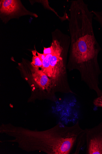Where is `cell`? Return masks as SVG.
Wrapping results in <instances>:
<instances>
[{
    "label": "cell",
    "mask_w": 102,
    "mask_h": 154,
    "mask_svg": "<svg viewBox=\"0 0 102 154\" xmlns=\"http://www.w3.org/2000/svg\"><path fill=\"white\" fill-rule=\"evenodd\" d=\"M69 37L56 31L53 35L51 45L53 51L50 60L51 79L56 92L69 93L60 84L61 77L66 73L64 60L65 50L64 44Z\"/></svg>",
    "instance_id": "3"
},
{
    "label": "cell",
    "mask_w": 102,
    "mask_h": 154,
    "mask_svg": "<svg viewBox=\"0 0 102 154\" xmlns=\"http://www.w3.org/2000/svg\"><path fill=\"white\" fill-rule=\"evenodd\" d=\"M0 133L13 139L2 143H16L18 147L26 152L38 151L47 154H63L67 144L66 132L61 122L44 131L34 130L9 123L0 126Z\"/></svg>",
    "instance_id": "2"
},
{
    "label": "cell",
    "mask_w": 102,
    "mask_h": 154,
    "mask_svg": "<svg viewBox=\"0 0 102 154\" xmlns=\"http://www.w3.org/2000/svg\"><path fill=\"white\" fill-rule=\"evenodd\" d=\"M86 143V136L84 132L82 133L79 137L76 143V148L75 152L74 154H79L80 150Z\"/></svg>",
    "instance_id": "6"
},
{
    "label": "cell",
    "mask_w": 102,
    "mask_h": 154,
    "mask_svg": "<svg viewBox=\"0 0 102 154\" xmlns=\"http://www.w3.org/2000/svg\"><path fill=\"white\" fill-rule=\"evenodd\" d=\"M36 53L37 54V55L39 56V57L42 61L44 60V59L45 58L46 55L44 54L39 53L37 51Z\"/></svg>",
    "instance_id": "11"
},
{
    "label": "cell",
    "mask_w": 102,
    "mask_h": 154,
    "mask_svg": "<svg viewBox=\"0 0 102 154\" xmlns=\"http://www.w3.org/2000/svg\"><path fill=\"white\" fill-rule=\"evenodd\" d=\"M93 14L94 20L98 22L102 30V10L100 11H92Z\"/></svg>",
    "instance_id": "8"
},
{
    "label": "cell",
    "mask_w": 102,
    "mask_h": 154,
    "mask_svg": "<svg viewBox=\"0 0 102 154\" xmlns=\"http://www.w3.org/2000/svg\"><path fill=\"white\" fill-rule=\"evenodd\" d=\"M70 11V68L78 70L82 78H96L101 72L98 56L102 49L94 31L93 14L83 0L72 1Z\"/></svg>",
    "instance_id": "1"
},
{
    "label": "cell",
    "mask_w": 102,
    "mask_h": 154,
    "mask_svg": "<svg viewBox=\"0 0 102 154\" xmlns=\"http://www.w3.org/2000/svg\"><path fill=\"white\" fill-rule=\"evenodd\" d=\"M53 51V48L51 45L50 47L48 48H44L43 54L47 55L52 53Z\"/></svg>",
    "instance_id": "10"
},
{
    "label": "cell",
    "mask_w": 102,
    "mask_h": 154,
    "mask_svg": "<svg viewBox=\"0 0 102 154\" xmlns=\"http://www.w3.org/2000/svg\"><path fill=\"white\" fill-rule=\"evenodd\" d=\"M0 2L1 13L5 14H12L17 12L20 8L19 2L15 0H3Z\"/></svg>",
    "instance_id": "5"
},
{
    "label": "cell",
    "mask_w": 102,
    "mask_h": 154,
    "mask_svg": "<svg viewBox=\"0 0 102 154\" xmlns=\"http://www.w3.org/2000/svg\"><path fill=\"white\" fill-rule=\"evenodd\" d=\"M33 57L31 65L33 67L39 68L42 67V61L40 59L38 55H36V51L35 50L32 51Z\"/></svg>",
    "instance_id": "7"
},
{
    "label": "cell",
    "mask_w": 102,
    "mask_h": 154,
    "mask_svg": "<svg viewBox=\"0 0 102 154\" xmlns=\"http://www.w3.org/2000/svg\"><path fill=\"white\" fill-rule=\"evenodd\" d=\"M86 154H102V122L95 127L84 129Z\"/></svg>",
    "instance_id": "4"
},
{
    "label": "cell",
    "mask_w": 102,
    "mask_h": 154,
    "mask_svg": "<svg viewBox=\"0 0 102 154\" xmlns=\"http://www.w3.org/2000/svg\"><path fill=\"white\" fill-rule=\"evenodd\" d=\"M93 103L96 107L102 108V95L94 99Z\"/></svg>",
    "instance_id": "9"
}]
</instances>
